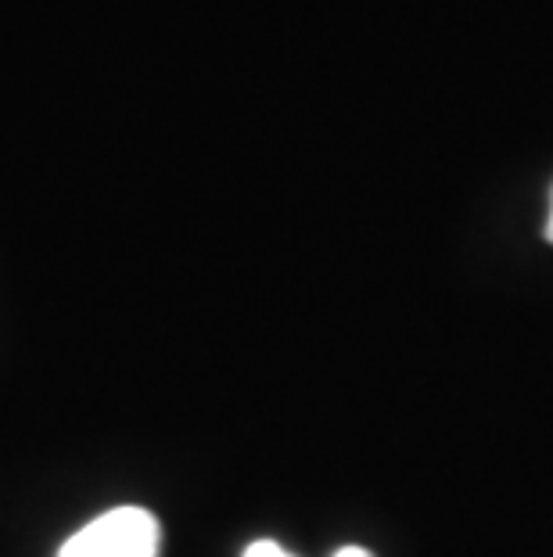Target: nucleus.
I'll return each mask as SVG.
<instances>
[{"label": "nucleus", "mask_w": 553, "mask_h": 557, "mask_svg": "<svg viewBox=\"0 0 553 557\" xmlns=\"http://www.w3.org/2000/svg\"><path fill=\"white\" fill-rule=\"evenodd\" d=\"M335 557H374L370 550H363V547H341Z\"/></svg>", "instance_id": "nucleus-3"}, {"label": "nucleus", "mask_w": 553, "mask_h": 557, "mask_svg": "<svg viewBox=\"0 0 553 557\" xmlns=\"http://www.w3.org/2000/svg\"><path fill=\"white\" fill-rule=\"evenodd\" d=\"M241 557H291V554L280 547V543H274V540H255V543L244 547Z\"/></svg>", "instance_id": "nucleus-2"}, {"label": "nucleus", "mask_w": 553, "mask_h": 557, "mask_svg": "<svg viewBox=\"0 0 553 557\" xmlns=\"http://www.w3.org/2000/svg\"><path fill=\"white\" fill-rule=\"evenodd\" d=\"M162 529L144 507H112L62 543L58 557H159Z\"/></svg>", "instance_id": "nucleus-1"}, {"label": "nucleus", "mask_w": 553, "mask_h": 557, "mask_svg": "<svg viewBox=\"0 0 553 557\" xmlns=\"http://www.w3.org/2000/svg\"><path fill=\"white\" fill-rule=\"evenodd\" d=\"M546 242L553 245V195H550V220H546Z\"/></svg>", "instance_id": "nucleus-4"}]
</instances>
